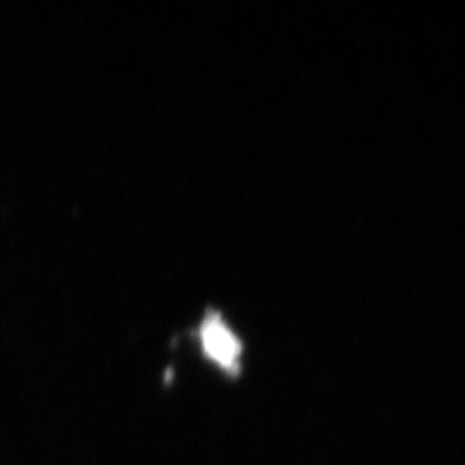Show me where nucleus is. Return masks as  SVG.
<instances>
[{"label":"nucleus","mask_w":465,"mask_h":465,"mask_svg":"<svg viewBox=\"0 0 465 465\" xmlns=\"http://www.w3.org/2000/svg\"><path fill=\"white\" fill-rule=\"evenodd\" d=\"M199 341L203 355L226 374L240 372L242 343L221 314L209 311L199 326Z\"/></svg>","instance_id":"1"}]
</instances>
